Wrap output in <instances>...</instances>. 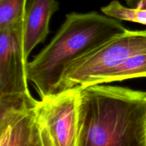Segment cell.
<instances>
[{"label": "cell", "mask_w": 146, "mask_h": 146, "mask_svg": "<svg viewBox=\"0 0 146 146\" xmlns=\"http://www.w3.org/2000/svg\"><path fill=\"white\" fill-rule=\"evenodd\" d=\"M77 146H146V92L104 84L81 89Z\"/></svg>", "instance_id": "6da1fadb"}, {"label": "cell", "mask_w": 146, "mask_h": 146, "mask_svg": "<svg viewBox=\"0 0 146 146\" xmlns=\"http://www.w3.org/2000/svg\"><path fill=\"white\" fill-rule=\"evenodd\" d=\"M126 30L120 20L96 11L66 14L51 41L27 63L29 82L41 99L53 94L69 63Z\"/></svg>", "instance_id": "7a4b0ae2"}, {"label": "cell", "mask_w": 146, "mask_h": 146, "mask_svg": "<svg viewBox=\"0 0 146 146\" xmlns=\"http://www.w3.org/2000/svg\"><path fill=\"white\" fill-rule=\"evenodd\" d=\"M146 50V29L128 30L112 37L64 69L53 94L74 87L93 85L100 77L131 56Z\"/></svg>", "instance_id": "3957f363"}, {"label": "cell", "mask_w": 146, "mask_h": 146, "mask_svg": "<svg viewBox=\"0 0 146 146\" xmlns=\"http://www.w3.org/2000/svg\"><path fill=\"white\" fill-rule=\"evenodd\" d=\"M24 20L0 29V108L35 107L28 86Z\"/></svg>", "instance_id": "277c9868"}, {"label": "cell", "mask_w": 146, "mask_h": 146, "mask_svg": "<svg viewBox=\"0 0 146 146\" xmlns=\"http://www.w3.org/2000/svg\"><path fill=\"white\" fill-rule=\"evenodd\" d=\"M81 89L51 94L38 101L36 112L55 146H77L78 104Z\"/></svg>", "instance_id": "5b68a950"}, {"label": "cell", "mask_w": 146, "mask_h": 146, "mask_svg": "<svg viewBox=\"0 0 146 146\" xmlns=\"http://www.w3.org/2000/svg\"><path fill=\"white\" fill-rule=\"evenodd\" d=\"M36 117V107L0 109V146H32Z\"/></svg>", "instance_id": "8992f818"}, {"label": "cell", "mask_w": 146, "mask_h": 146, "mask_svg": "<svg viewBox=\"0 0 146 146\" xmlns=\"http://www.w3.org/2000/svg\"><path fill=\"white\" fill-rule=\"evenodd\" d=\"M57 0H31L24 19V51L28 59L32 50L45 41L50 33L49 23L58 11Z\"/></svg>", "instance_id": "52a82bcc"}, {"label": "cell", "mask_w": 146, "mask_h": 146, "mask_svg": "<svg viewBox=\"0 0 146 146\" xmlns=\"http://www.w3.org/2000/svg\"><path fill=\"white\" fill-rule=\"evenodd\" d=\"M138 77H146V50L130 57L119 66L97 79L93 85Z\"/></svg>", "instance_id": "ba28073f"}, {"label": "cell", "mask_w": 146, "mask_h": 146, "mask_svg": "<svg viewBox=\"0 0 146 146\" xmlns=\"http://www.w3.org/2000/svg\"><path fill=\"white\" fill-rule=\"evenodd\" d=\"M101 9L103 14L111 18L146 25V9L126 7L117 0H113Z\"/></svg>", "instance_id": "9c48e42d"}, {"label": "cell", "mask_w": 146, "mask_h": 146, "mask_svg": "<svg viewBox=\"0 0 146 146\" xmlns=\"http://www.w3.org/2000/svg\"><path fill=\"white\" fill-rule=\"evenodd\" d=\"M28 0H0V29L24 20Z\"/></svg>", "instance_id": "30bf717a"}, {"label": "cell", "mask_w": 146, "mask_h": 146, "mask_svg": "<svg viewBox=\"0 0 146 146\" xmlns=\"http://www.w3.org/2000/svg\"><path fill=\"white\" fill-rule=\"evenodd\" d=\"M34 132L36 146H55L48 129L38 117L37 112L34 123Z\"/></svg>", "instance_id": "8fae6325"}, {"label": "cell", "mask_w": 146, "mask_h": 146, "mask_svg": "<svg viewBox=\"0 0 146 146\" xmlns=\"http://www.w3.org/2000/svg\"><path fill=\"white\" fill-rule=\"evenodd\" d=\"M125 3L129 7H137L141 0H125Z\"/></svg>", "instance_id": "7c38bea8"}, {"label": "cell", "mask_w": 146, "mask_h": 146, "mask_svg": "<svg viewBox=\"0 0 146 146\" xmlns=\"http://www.w3.org/2000/svg\"><path fill=\"white\" fill-rule=\"evenodd\" d=\"M137 7L139 9H146V0H141V1H140Z\"/></svg>", "instance_id": "4fadbf2b"}, {"label": "cell", "mask_w": 146, "mask_h": 146, "mask_svg": "<svg viewBox=\"0 0 146 146\" xmlns=\"http://www.w3.org/2000/svg\"><path fill=\"white\" fill-rule=\"evenodd\" d=\"M32 146H36V143L35 137H34V134H33V141H32Z\"/></svg>", "instance_id": "5bb4252c"}]
</instances>
